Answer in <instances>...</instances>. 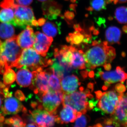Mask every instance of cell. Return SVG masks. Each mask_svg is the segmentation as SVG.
Wrapping results in <instances>:
<instances>
[{
    "label": "cell",
    "mask_w": 127,
    "mask_h": 127,
    "mask_svg": "<svg viewBox=\"0 0 127 127\" xmlns=\"http://www.w3.org/2000/svg\"><path fill=\"white\" fill-rule=\"evenodd\" d=\"M97 74L104 81V86L107 88L109 84L118 82H123L127 78V73L120 66L117 67L116 70L110 71H98Z\"/></svg>",
    "instance_id": "obj_12"
},
{
    "label": "cell",
    "mask_w": 127,
    "mask_h": 127,
    "mask_svg": "<svg viewBox=\"0 0 127 127\" xmlns=\"http://www.w3.org/2000/svg\"><path fill=\"white\" fill-rule=\"evenodd\" d=\"M16 75L13 70L10 68H8L3 74L4 84L6 87H9L16 79Z\"/></svg>",
    "instance_id": "obj_28"
},
{
    "label": "cell",
    "mask_w": 127,
    "mask_h": 127,
    "mask_svg": "<svg viewBox=\"0 0 127 127\" xmlns=\"http://www.w3.org/2000/svg\"><path fill=\"white\" fill-rule=\"evenodd\" d=\"M33 74L27 68H22L17 73L16 80L17 84L22 87H27L31 84Z\"/></svg>",
    "instance_id": "obj_20"
},
{
    "label": "cell",
    "mask_w": 127,
    "mask_h": 127,
    "mask_svg": "<svg viewBox=\"0 0 127 127\" xmlns=\"http://www.w3.org/2000/svg\"><path fill=\"white\" fill-rule=\"evenodd\" d=\"M35 34L33 29L28 26L25 30L16 36L17 42L22 49L32 47L35 40Z\"/></svg>",
    "instance_id": "obj_14"
},
{
    "label": "cell",
    "mask_w": 127,
    "mask_h": 127,
    "mask_svg": "<svg viewBox=\"0 0 127 127\" xmlns=\"http://www.w3.org/2000/svg\"><path fill=\"white\" fill-rule=\"evenodd\" d=\"M22 115L23 121L26 124V127H38L35 122L33 117L31 113V115L27 114V112H23Z\"/></svg>",
    "instance_id": "obj_32"
},
{
    "label": "cell",
    "mask_w": 127,
    "mask_h": 127,
    "mask_svg": "<svg viewBox=\"0 0 127 127\" xmlns=\"http://www.w3.org/2000/svg\"><path fill=\"white\" fill-rule=\"evenodd\" d=\"M4 124L11 127H26V124L23 119L18 115H15L10 118L6 119L4 121Z\"/></svg>",
    "instance_id": "obj_29"
},
{
    "label": "cell",
    "mask_w": 127,
    "mask_h": 127,
    "mask_svg": "<svg viewBox=\"0 0 127 127\" xmlns=\"http://www.w3.org/2000/svg\"><path fill=\"white\" fill-rule=\"evenodd\" d=\"M6 98L4 105L1 106V110L3 114H15L21 111L23 112H27L26 108L15 98L11 96Z\"/></svg>",
    "instance_id": "obj_15"
},
{
    "label": "cell",
    "mask_w": 127,
    "mask_h": 127,
    "mask_svg": "<svg viewBox=\"0 0 127 127\" xmlns=\"http://www.w3.org/2000/svg\"><path fill=\"white\" fill-rule=\"evenodd\" d=\"M97 100V106L102 112L107 114L114 112L119 102V95L114 91L102 93L101 91L95 92Z\"/></svg>",
    "instance_id": "obj_5"
},
{
    "label": "cell",
    "mask_w": 127,
    "mask_h": 127,
    "mask_svg": "<svg viewBox=\"0 0 127 127\" xmlns=\"http://www.w3.org/2000/svg\"><path fill=\"white\" fill-rule=\"evenodd\" d=\"M62 6L55 1L49 0L42 4V10L45 17L50 20H55L61 15Z\"/></svg>",
    "instance_id": "obj_18"
},
{
    "label": "cell",
    "mask_w": 127,
    "mask_h": 127,
    "mask_svg": "<svg viewBox=\"0 0 127 127\" xmlns=\"http://www.w3.org/2000/svg\"><path fill=\"white\" fill-rule=\"evenodd\" d=\"M46 20L44 18H41L39 19L38 21V24L39 26H42L44 25V23H45Z\"/></svg>",
    "instance_id": "obj_38"
},
{
    "label": "cell",
    "mask_w": 127,
    "mask_h": 127,
    "mask_svg": "<svg viewBox=\"0 0 127 127\" xmlns=\"http://www.w3.org/2000/svg\"><path fill=\"white\" fill-rule=\"evenodd\" d=\"M15 96L17 99L21 101H23L26 99L25 95L23 94V92L21 91H17L15 93Z\"/></svg>",
    "instance_id": "obj_34"
},
{
    "label": "cell",
    "mask_w": 127,
    "mask_h": 127,
    "mask_svg": "<svg viewBox=\"0 0 127 127\" xmlns=\"http://www.w3.org/2000/svg\"><path fill=\"white\" fill-rule=\"evenodd\" d=\"M15 30L13 25L10 23H0V38L7 40L15 36Z\"/></svg>",
    "instance_id": "obj_23"
},
{
    "label": "cell",
    "mask_w": 127,
    "mask_h": 127,
    "mask_svg": "<svg viewBox=\"0 0 127 127\" xmlns=\"http://www.w3.org/2000/svg\"><path fill=\"white\" fill-rule=\"evenodd\" d=\"M105 38L108 44H120L122 36V31L120 28L111 26L108 27L105 32Z\"/></svg>",
    "instance_id": "obj_21"
},
{
    "label": "cell",
    "mask_w": 127,
    "mask_h": 127,
    "mask_svg": "<svg viewBox=\"0 0 127 127\" xmlns=\"http://www.w3.org/2000/svg\"><path fill=\"white\" fill-rule=\"evenodd\" d=\"M74 13L72 12L67 11L65 12L64 14V16L63 17H65V19L67 20H71L74 18Z\"/></svg>",
    "instance_id": "obj_35"
},
{
    "label": "cell",
    "mask_w": 127,
    "mask_h": 127,
    "mask_svg": "<svg viewBox=\"0 0 127 127\" xmlns=\"http://www.w3.org/2000/svg\"><path fill=\"white\" fill-rule=\"evenodd\" d=\"M39 1H41V2H44V1H46L47 0H38Z\"/></svg>",
    "instance_id": "obj_42"
},
{
    "label": "cell",
    "mask_w": 127,
    "mask_h": 127,
    "mask_svg": "<svg viewBox=\"0 0 127 127\" xmlns=\"http://www.w3.org/2000/svg\"><path fill=\"white\" fill-rule=\"evenodd\" d=\"M1 83V82H0V86Z\"/></svg>",
    "instance_id": "obj_44"
},
{
    "label": "cell",
    "mask_w": 127,
    "mask_h": 127,
    "mask_svg": "<svg viewBox=\"0 0 127 127\" xmlns=\"http://www.w3.org/2000/svg\"><path fill=\"white\" fill-rule=\"evenodd\" d=\"M34 121L38 127H52L56 123L57 114H54L43 109H35L31 112Z\"/></svg>",
    "instance_id": "obj_10"
},
{
    "label": "cell",
    "mask_w": 127,
    "mask_h": 127,
    "mask_svg": "<svg viewBox=\"0 0 127 127\" xmlns=\"http://www.w3.org/2000/svg\"><path fill=\"white\" fill-rule=\"evenodd\" d=\"M39 96L38 102L42 109L56 114L57 109L63 101V91H55L49 89L47 92Z\"/></svg>",
    "instance_id": "obj_6"
},
{
    "label": "cell",
    "mask_w": 127,
    "mask_h": 127,
    "mask_svg": "<svg viewBox=\"0 0 127 127\" xmlns=\"http://www.w3.org/2000/svg\"><path fill=\"white\" fill-rule=\"evenodd\" d=\"M0 22L15 26L14 10L10 8H2L0 10Z\"/></svg>",
    "instance_id": "obj_24"
},
{
    "label": "cell",
    "mask_w": 127,
    "mask_h": 127,
    "mask_svg": "<svg viewBox=\"0 0 127 127\" xmlns=\"http://www.w3.org/2000/svg\"><path fill=\"white\" fill-rule=\"evenodd\" d=\"M4 98V97L2 95L0 94V107H1V105H2V98Z\"/></svg>",
    "instance_id": "obj_40"
},
{
    "label": "cell",
    "mask_w": 127,
    "mask_h": 127,
    "mask_svg": "<svg viewBox=\"0 0 127 127\" xmlns=\"http://www.w3.org/2000/svg\"><path fill=\"white\" fill-rule=\"evenodd\" d=\"M75 31L72 33H70L66 37V40L70 43L71 45L78 46L82 45L91 43L92 36L91 34L86 33L79 24L74 25Z\"/></svg>",
    "instance_id": "obj_11"
},
{
    "label": "cell",
    "mask_w": 127,
    "mask_h": 127,
    "mask_svg": "<svg viewBox=\"0 0 127 127\" xmlns=\"http://www.w3.org/2000/svg\"><path fill=\"white\" fill-rule=\"evenodd\" d=\"M18 3L20 5L28 6L32 2L33 0H18Z\"/></svg>",
    "instance_id": "obj_36"
},
{
    "label": "cell",
    "mask_w": 127,
    "mask_h": 127,
    "mask_svg": "<svg viewBox=\"0 0 127 127\" xmlns=\"http://www.w3.org/2000/svg\"><path fill=\"white\" fill-rule=\"evenodd\" d=\"M23 49L17 42L15 36L6 40L0 48V73L3 75L7 68L16 67Z\"/></svg>",
    "instance_id": "obj_2"
},
{
    "label": "cell",
    "mask_w": 127,
    "mask_h": 127,
    "mask_svg": "<svg viewBox=\"0 0 127 127\" xmlns=\"http://www.w3.org/2000/svg\"><path fill=\"white\" fill-rule=\"evenodd\" d=\"M47 69L49 73L48 78L49 89L55 91H62L61 84V78L55 73V71L52 67Z\"/></svg>",
    "instance_id": "obj_22"
},
{
    "label": "cell",
    "mask_w": 127,
    "mask_h": 127,
    "mask_svg": "<svg viewBox=\"0 0 127 127\" xmlns=\"http://www.w3.org/2000/svg\"><path fill=\"white\" fill-rule=\"evenodd\" d=\"M115 17L116 20L120 24H127V7L120 6L115 11Z\"/></svg>",
    "instance_id": "obj_26"
},
{
    "label": "cell",
    "mask_w": 127,
    "mask_h": 127,
    "mask_svg": "<svg viewBox=\"0 0 127 127\" xmlns=\"http://www.w3.org/2000/svg\"><path fill=\"white\" fill-rule=\"evenodd\" d=\"M42 30L45 34L51 37H55L59 32V28L54 22H47L42 25Z\"/></svg>",
    "instance_id": "obj_25"
},
{
    "label": "cell",
    "mask_w": 127,
    "mask_h": 127,
    "mask_svg": "<svg viewBox=\"0 0 127 127\" xmlns=\"http://www.w3.org/2000/svg\"><path fill=\"white\" fill-rule=\"evenodd\" d=\"M107 4L106 0H91L87 10L89 11H101L106 9Z\"/></svg>",
    "instance_id": "obj_27"
},
{
    "label": "cell",
    "mask_w": 127,
    "mask_h": 127,
    "mask_svg": "<svg viewBox=\"0 0 127 127\" xmlns=\"http://www.w3.org/2000/svg\"><path fill=\"white\" fill-rule=\"evenodd\" d=\"M127 2V0H106L107 4L113 3L116 4L117 3H124Z\"/></svg>",
    "instance_id": "obj_37"
},
{
    "label": "cell",
    "mask_w": 127,
    "mask_h": 127,
    "mask_svg": "<svg viewBox=\"0 0 127 127\" xmlns=\"http://www.w3.org/2000/svg\"><path fill=\"white\" fill-rule=\"evenodd\" d=\"M62 91L63 94H71L76 91L81 83L76 76L74 75L65 76L61 81Z\"/></svg>",
    "instance_id": "obj_17"
},
{
    "label": "cell",
    "mask_w": 127,
    "mask_h": 127,
    "mask_svg": "<svg viewBox=\"0 0 127 127\" xmlns=\"http://www.w3.org/2000/svg\"><path fill=\"white\" fill-rule=\"evenodd\" d=\"M90 91H84L82 87H80L79 91L71 94H63V105L70 107L77 113L85 114L89 110V98H93Z\"/></svg>",
    "instance_id": "obj_4"
},
{
    "label": "cell",
    "mask_w": 127,
    "mask_h": 127,
    "mask_svg": "<svg viewBox=\"0 0 127 127\" xmlns=\"http://www.w3.org/2000/svg\"><path fill=\"white\" fill-rule=\"evenodd\" d=\"M19 5L18 0H3L0 4V7L1 8H11L14 10Z\"/></svg>",
    "instance_id": "obj_31"
},
{
    "label": "cell",
    "mask_w": 127,
    "mask_h": 127,
    "mask_svg": "<svg viewBox=\"0 0 127 127\" xmlns=\"http://www.w3.org/2000/svg\"></svg>",
    "instance_id": "obj_45"
},
{
    "label": "cell",
    "mask_w": 127,
    "mask_h": 127,
    "mask_svg": "<svg viewBox=\"0 0 127 127\" xmlns=\"http://www.w3.org/2000/svg\"><path fill=\"white\" fill-rule=\"evenodd\" d=\"M123 30L125 32H127V25L123 27Z\"/></svg>",
    "instance_id": "obj_41"
},
{
    "label": "cell",
    "mask_w": 127,
    "mask_h": 127,
    "mask_svg": "<svg viewBox=\"0 0 127 127\" xmlns=\"http://www.w3.org/2000/svg\"><path fill=\"white\" fill-rule=\"evenodd\" d=\"M119 102L111 118L115 127H127V93H119Z\"/></svg>",
    "instance_id": "obj_9"
},
{
    "label": "cell",
    "mask_w": 127,
    "mask_h": 127,
    "mask_svg": "<svg viewBox=\"0 0 127 127\" xmlns=\"http://www.w3.org/2000/svg\"><path fill=\"white\" fill-rule=\"evenodd\" d=\"M32 72L33 78L30 88L39 96L47 92L50 89L48 84L49 73L47 69L43 71V68H39Z\"/></svg>",
    "instance_id": "obj_8"
},
{
    "label": "cell",
    "mask_w": 127,
    "mask_h": 127,
    "mask_svg": "<svg viewBox=\"0 0 127 127\" xmlns=\"http://www.w3.org/2000/svg\"><path fill=\"white\" fill-rule=\"evenodd\" d=\"M14 23L15 26L25 28L28 26H39L32 9L28 6L20 5L14 10Z\"/></svg>",
    "instance_id": "obj_7"
},
{
    "label": "cell",
    "mask_w": 127,
    "mask_h": 127,
    "mask_svg": "<svg viewBox=\"0 0 127 127\" xmlns=\"http://www.w3.org/2000/svg\"><path fill=\"white\" fill-rule=\"evenodd\" d=\"M2 42H1V41L0 40V48L1 45V44H2Z\"/></svg>",
    "instance_id": "obj_43"
},
{
    "label": "cell",
    "mask_w": 127,
    "mask_h": 127,
    "mask_svg": "<svg viewBox=\"0 0 127 127\" xmlns=\"http://www.w3.org/2000/svg\"><path fill=\"white\" fill-rule=\"evenodd\" d=\"M63 108L59 115H57L56 123L59 124H67L73 123L82 114L77 113L70 107L66 105H63Z\"/></svg>",
    "instance_id": "obj_16"
},
{
    "label": "cell",
    "mask_w": 127,
    "mask_h": 127,
    "mask_svg": "<svg viewBox=\"0 0 127 127\" xmlns=\"http://www.w3.org/2000/svg\"><path fill=\"white\" fill-rule=\"evenodd\" d=\"M42 57L32 48L23 49L16 67L18 69L27 68L34 71L52 65V59Z\"/></svg>",
    "instance_id": "obj_3"
},
{
    "label": "cell",
    "mask_w": 127,
    "mask_h": 127,
    "mask_svg": "<svg viewBox=\"0 0 127 127\" xmlns=\"http://www.w3.org/2000/svg\"><path fill=\"white\" fill-rule=\"evenodd\" d=\"M104 69L106 70L109 71L111 68V66L110 63H108L103 66Z\"/></svg>",
    "instance_id": "obj_39"
},
{
    "label": "cell",
    "mask_w": 127,
    "mask_h": 127,
    "mask_svg": "<svg viewBox=\"0 0 127 127\" xmlns=\"http://www.w3.org/2000/svg\"><path fill=\"white\" fill-rule=\"evenodd\" d=\"M72 56L70 66L73 69L83 70L86 68V62L84 57V51L79 50L75 46L71 45Z\"/></svg>",
    "instance_id": "obj_19"
},
{
    "label": "cell",
    "mask_w": 127,
    "mask_h": 127,
    "mask_svg": "<svg viewBox=\"0 0 127 127\" xmlns=\"http://www.w3.org/2000/svg\"><path fill=\"white\" fill-rule=\"evenodd\" d=\"M115 89L118 93H123L126 91V88L123 84L118 83L115 86Z\"/></svg>",
    "instance_id": "obj_33"
},
{
    "label": "cell",
    "mask_w": 127,
    "mask_h": 127,
    "mask_svg": "<svg viewBox=\"0 0 127 127\" xmlns=\"http://www.w3.org/2000/svg\"><path fill=\"white\" fill-rule=\"evenodd\" d=\"M90 120L89 117L85 114H82L75 120L74 127H85Z\"/></svg>",
    "instance_id": "obj_30"
},
{
    "label": "cell",
    "mask_w": 127,
    "mask_h": 127,
    "mask_svg": "<svg viewBox=\"0 0 127 127\" xmlns=\"http://www.w3.org/2000/svg\"><path fill=\"white\" fill-rule=\"evenodd\" d=\"M35 34V38L32 47L39 55L45 57L53 39L40 32H36Z\"/></svg>",
    "instance_id": "obj_13"
},
{
    "label": "cell",
    "mask_w": 127,
    "mask_h": 127,
    "mask_svg": "<svg viewBox=\"0 0 127 127\" xmlns=\"http://www.w3.org/2000/svg\"><path fill=\"white\" fill-rule=\"evenodd\" d=\"M85 52L84 57L86 67L91 69L110 63L115 59V48L108 45L107 41L94 40Z\"/></svg>",
    "instance_id": "obj_1"
}]
</instances>
